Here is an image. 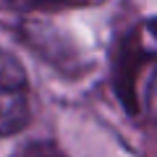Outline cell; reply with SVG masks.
I'll list each match as a JSON object with an SVG mask.
<instances>
[{
    "label": "cell",
    "mask_w": 157,
    "mask_h": 157,
    "mask_svg": "<svg viewBox=\"0 0 157 157\" xmlns=\"http://www.w3.org/2000/svg\"><path fill=\"white\" fill-rule=\"evenodd\" d=\"M29 121V81L24 66L0 50V136L16 134Z\"/></svg>",
    "instance_id": "1"
},
{
    "label": "cell",
    "mask_w": 157,
    "mask_h": 157,
    "mask_svg": "<svg viewBox=\"0 0 157 157\" xmlns=\"http://www.w3.org/2000/svg\"><path fill=\"white\" fill-rule=\"evenodd\" d=\"M13 157H63V152L52 141H32V144L21 147Z\"/></svg>",
    "instance_id": "2"
},
{
    "label": "cell",
    "mask_w": 157,
    "mask_h": 157,
    "mask_svg": "<svg viewBox=\"0 0 157 157\" xmlns=\"http://www.w3.org/2000/svg\"><path fill=\"white\" fill-rule=\"evenodd\" d=\"M144 105H147V113H149V118L157 123V71L152 73L149 84H147V97H144Z\"/></svg>",
    "instance_id": "3"
},
{
    "label": "cell",
    "mask_w": 157,
    "mask_h": 157,
    "mask_svg": "<svg viewBox=\"0 0 157 157\" xmlns=\"http://www.w3.org/2000/svg\"><path fill=\"white\" fill-rule=\"evenodd\" d=\"M149 29H152V34L157 37V21H152V24H149Z\"/></svg>",
    "instance_id": "4"
}]
</instances>
